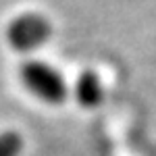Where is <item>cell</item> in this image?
Masks as SVG:
<instances>
[{
  "instance_id": "cell-1",
  "label": "cell",
  "mask_w": 156,
  "mask_h": 156,
  "mask_svg": "<svg viewBox=\"0 0 156 156\" xmlns=\"http://www.w3.org/2000/svg\"><path fill=\"white\" fill-rule=\"evenodd\" d=\"M21 81L29 94L44 104H62L69 96V85L52 65L44 60H27L21 65Z\"/></svg>"
},
{
  "instance_id": "cell-2",
  "label": "cell",
  "mask_w": 156,
  "mask_h": 156,
  "mask_svg": "<svg viewBox=\"0 0 156 156\" xmlns=\"http://www.w3.org/2000/svg\"><path fill=\"white\" fill-rule=\"evenodd\" d=\"M52 36V25L42 12H21L6 25V42L17 52H34Z\"/></svg>"
},
{
  "instance_id": "cell-4",
  "label": "cell",
  "mask_w": 156,
  "mask_h": 156,
  "mask_svg": "<svg viewBox=\"0 0 156 156\" xmlns=\"http://www.w3.org/2000/svg\"><path fill=\"white\" fill-rule=\"evenodd\" d=\"M23 152V137L17 131L0 133V156H21Z\"/></svg>"
},
{
  "instance_id": "cell-3",
  "label": "cell",
  "mask_w": 156,
  "mask_h": 156,
  "mask_svg": "<svg viewBox=\"0 0 156 156\" xmlns=\"http://www.w3.org/2000/svg\"><path fill=\"white\" fill-rule=\"evenodd\" d=\"M73 94L83 108H96L104 100V85L102 79L94 71H83L73 85Z\"/></svg>"
}]
</instances>
